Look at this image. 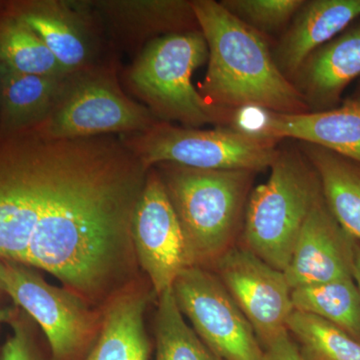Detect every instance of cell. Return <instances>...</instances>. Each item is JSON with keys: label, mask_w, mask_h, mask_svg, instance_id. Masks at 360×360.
Segmentation results:
<instances>
[{"label": "cell", "mask_w": 360, "mask_h": 360, "mask_svg": "<svg viewBox=\"0 0 360 360\" xmlns=\"http://www.w3.org/2000/svg\"><path fill=\"white\" fill-rule=\"evenodd\" d=\"M148 170L110 135L0 134V259L44 270L103 309L137 281L132 219Z\"/></svg>", "instance_id": "cell-1"}, {"label": "cell", "mask_w": 360, "mask_h": 360, "mask_svg": "<svg viewBox=\"0 0 360 360\" xmlns=\"http://www.w3.org/2000/svg\"><path fill=\"white\" fill-rule=\"evenodd\" d=\"M191 6L208 49L200 94L220 123L227 113L248 106L281 115L310 112L304 97L277 68L264 35L219 2L195 0Z\"/></svg>", "instance_id": "cell-2"}, {"label": "cell", "mask_w": 360, "mask_h": 360, "mask_svg": "<svg viewBox=\"0 0 360 360\" xmlns=\"http://www.w3.org/2000/svg\"><path fill=\"white\" fill-rule=\"evenodd\" d=\"M156 167L184 232L189 266L214 264L233 246L255 172Z\"/></svg>", "instance_id": "cell-3"}, {"label": "cell", "mask_w": 360, "mask_h": 360, "mask_svg": "<svg viewBox=\"0 0 360 360\" xmlns=\"http://www.w3.org/2000/svg\"><path fill=\"white\" fill-rule=\"evenodd\" d=\"M269 169L266 181L251 191L241 239L243 248L284 271L321 184L300 148H279Z\"/></svg>", "instance_id": "cell-4"}, {"label": "cell", "mask_w": 360, "mask_h": 360, "mask_svg": "<svg viewBox=\"0 0 360 360\" xmlns=\"http://www.w3.org/2000/svg\"><path fill=\"white\" fill-rule=\"evenodd\" d=\"M200 30L168 33L149 42L129 72L135 94L153 116L188 129L220 123L219 116L194 89L193 72L207 60Z\"/></svg>", "instance_id": "cell-5"}, {"label": "cell", "mask_w": 360, "mask_h": 360, "mask_svg": "<svg viewBox=\"0 0 360 360\" xmlns=\"http://www.w3.org/2000/svg\"><path fill=\"white\" fill-rule=\"evenodd\" d=\"M150 168L160 163L210 170L262 172L271 167L281 141L220 127L188 129L156 122L146 131L123 139Z\"/></svg>", "instance_id": "cell-6"}, {"label": "cell", "mask_w": 360, "mask_h": 360, "mask_svg": "<svg viewBox=\"0 0 360 360\" xmlns=\"http://www.w3.org/2000/svg\"><path fill=\"white\" fill-rule=\"evenodd\" d=\"M4 292L44 330L52 360H82L101 331L103 309L65 288L51 285L37 270L2 260Z\"/></svg>", "instance_id": "cell-7"}, {"label": "cell", "mask_w": 360, "mask_h": 360, "mask_svg": "<svg viewBox=\"0 0 360 360\" xmlns=\"http://www.w3.org/2000/svg\"><path fill=\"white\" fill-rule=\"evenodd\" d=\"M155 123L150 110L127 98L110 77L89 75L70 82L53 110L30 129L49 139H77L141 134Z\"/></svg>", "instance_id": "cell-8"}, {"label": "cell", "mask_w": 360, "mask_h": 360, "mask_svg": "<svg viewBox=\"0 0 360 360\" xmlns=\"http://www.w3.org/2000/svg\"><path fill=\"white\" fill-rule=\"evenodd\" d=\"M172 290L180 311L201 340L224 360H264V348L233 298L213 271L189 266Z\"/></svg>", "instance_id": "cell-9"}, {"label": "cell", "mask_w": 360, "mask_h": 360, "mask_svg": "<svg viewBox=\"0 0 360 360\" xmlns=\"http://www.w3.org/2000/svg\"><path fill=\"white\" fill-rule=\"evenodd\" d=\"M229 295L250 321L262 348L288 331L292 314L285 274L246 248L232 246L213 264Z\"/></svg>", "instance_id": "cell-10"}, {"label": "cell", "mask_w": 360, "mask_h": 360, "mask_svg": "<svg viewBox=\"0 0 360 360\" xmlns=\"http://www.w3.org/2000/svg\"><path fill=\"white\" fill-rule=\"evenodd\" d=\"M131 234L137 264L158 296L172 288L180 272L189 267V260L176 213L153 168L135 207Z\"/></svg>", "instance_id": "cell-11"}, {"label": "cell", "mask_w": 360, "mask_h": 360, "mask_svg": "<svg viewBox=\"0 0 360 360\" xmlns=\"http://www.w3.org/2000/svg\"><path fill=\"white\" fill-rule=\"evenodd\" d=\"M356 241L338 224L322 193L303 224L283 271L291 290L354 278Z\"/></svg>", "instance_id": "cell-12"}, {"label": "cell", "mask_w": 360, "mask_h": 360, "mask_svg": "<svg viewBox=\"0 0 360 360\" xmlns=\"http://www.w3.org/2000/svg\"><path fill=\"white\" fill-rule=\"evenodd\" d=\"M360 77V21L307 58L292 79L310 112L340 105L348 85Z\"/></svg>", "instance_id": "cell-13"}, {"label": "cell", "mask_w": 360, "mask_h": 360, "mask_svg": "<svg viewBox=\"0 0 360 360\" xmlns=\"http://www.w3.org/2000/svg\"><path fill=\"white\" fill-rule=\"evenodd\" d=\"M259 135L314 144L360 165V94L333 110L302 115L269 111Z\"/></svg>", "instance_id": "cell-14"}, {"label": "cell", "mask_w": 360, "mask_h": 360, "mask_svg": "<svg viewBox=\"0 0 360 360\" xmlns=\"http://www.w3.org/2000/svg\"><path fill=\"white\" fill-rule=\"evenodd\" d=\"M360 18V0L304 1L272 52L277 68L292 82L312 52Z\"/></svg>", "instance_id": "cell-15"}, {"label": "cell", "mask_w": 360, "mask_h": 360, "mask_svg": "<svg viewBox=\"0 0 360 360\" xmlns=\"http://www.w3.org/2000/svg\"><path fill=\"white\" fill-rule=\"evenodd\" d=\"M149 295L139 281L104 305L101 331L82 360H149L151 345L144 323Z\"/></svg>", "instance_id": "cell-16"}, {"label": "cell", "mask_w": 360, "mask_h": 360, "mask_svg": "<svg viewBox=\"0 0 360 360\" xmlns=\"http://www.w3.org/2000/svg\"><path fill=\"white\" fill-rule=\"evenodd\" d=\"M72 4L54 0L30 2L13 13L37 33L68 75L89 65L94 53L89 27Z\"/></svg>", "instance_id": "cell-17"}, {"label": "cell", "mask_w": 360, "mask_h": 360, "mask_svg": "<svg viewBox=\"0 0 360 360\" xmlns=\"http://www.w3.org/2000/svg\"><path fill=\"white\" fill-rule=\"evenodd\" d=\"M1 132L18 131L42 122L58 104L70 77L25 75L0 65Z\"/></svg>", "instance_id": "cell-18"}, {"label": "cell", "mask_w": 360, "mask_h": 360, "mask_svg": "<svg viewBox=\"0 0 360 360\" xmlns=\"http://www.w3.org/2000/svg\"><path fill=\"white\" fill-rule=\"evenodd\" d=\"M321 180L329 210L349 236L360 243V165L328 149L300 142Z\"/></svg>", "instance_id": "cell-19"}, {"label": "cell", "mask_w": 360, "mask_h": 360, "mask_svg": "<svg viewBox=\"0 0 360 360\" xmlns=\"http://www.w3.org/2000/svg\"><path fill=\"white\" fill-rule=\"evenodd\" d=\"M291 300L295 310L321 317L360 341V291L354 278L293 288Z\"/></svg>", "instance_id": "cell-20"}, {"label": "cell", "mask_w": 360, "mask_h": 360, "mask_svg": "<svg viewBox=\"0 0 360 360\" xmlns=\"http://www.w3.org/2000/svg\"><path fill=\"white\" fill-rule=\"evenodd\" d=\"M94 6L116 25L135 33H179L191 20L196 21L191 1L182 0H110ZM198 22V21H196Z\"/></svg>", "instance_id": "cell-21"}, {"label": "cell", "mask_w": 360, "mask_h": 360, "mask_svg": "<svg viewBox=\"0 0 360 360\" xmlns=\"http://www.w3.org/2000/svg\"><path fill=\"white\" fill-rule=\"evenodd\" d=\"M0 65L25 75L68 77L37 33L13 13L0 18Z\"/></svg>", "instance_id": "cell-22"}, {"label": "cell", "mask_w": 360, "mask_h": 360, "mask_svg": "<svg viewBox=\"0 0 360 360\" xmlns=\"http://www.w3.org/2000/svg\"><path fill=\"white\" fill-rule=\"evenodd\" d=\"M155 335V360H224L184 321L172 288L158 295Z\"/></svg>", "instance_id": "cell-23"}, {"label": "cell", "mask_w": 360, "mask_h": 360, "mask_svg": "<svg viewBox=\"0 0 360 360\" xmlns=\"http://www.w3.org/2000/svg\"><path fill=\"white\" fill-rule=\"evenodd\" d=\"M286 329L304 360H360V341L321 317L293 310Z\"/></svg>", "instance_id": "cell-24"}, {"label": "cell", "mask_w": 360, "mask_h": 360, "mask_svg": "<svg viewBox=\"0 0 360 360\" xmlns=\"http://www.w3.org/2000/svg\"><path fill=\"white\" fill-rule=\"evenodd\" d=\"M226 11L260 34L276 33L293 20L303 0H222Z\"/></svg>", "instance_id": "cell-25"}, {"label": "cell", "mask_w": 360, "mask_h": 360, "mask_svg": "<svg viewBox=\"0 0 360 360\" xmlns=\"http://www.w3.org/2000/svg\"><path fill=\"white\" fill-rule=\"evenodd\" d=\"M11 323L13 335L4 343L0 360H45L30 326L18 316Z\"/></svg>", "instance_id": "cell-26"}, {"label": "cell", "mask_w": 360, "mask_h": 360, "mask_svg": "<svg viewBox=\"0 0 360 360\" xmlns=\"http://www.w3.org/2000/svg\"><path fill=\"white\" fill-rule=\"evenodd\" d=\"M264 360H304L288 331L264 348Z\"/></svg>", "instance_id": "cell-27"}, {"label": "cell", "mask_w": 360, "mask_h": 360, "mask_svg": "<svg viewBox=\"0 0 360 360\" xmlns=\"http://www.w3.org/2000/svg\"><path fill=\"white\" fill-rule=\"evenodd\" d=\"M354 278L357 288L360 291V243L356 241L355 245V258H354Z\"/></svg>", "instance_id": "cell-28"}, {"label": "cell", "mask_w": 360, "mask_h": 360, "mask_svg": "<svg viewBox=\"0 0 360 360\" xmlns=\"http://www.w3.org/2000/svg\"><path fill=\"white\" fill-rule=\"evenodd\" d=\"M15 316V312L13 310L0 307V323L1 322H11Z\"/></svg>", "instance_id": "cell-29"}, {"label": "cell", "mask_w": 360, "mask_h": 360, "mask_svg": "<svg viewBox=\"0 0 360 360\" xmlns=\"http://www.w3.org/2000/svg\"><path fill=\"white\" fill-rule=\"evenodd\" d=\"M1 265H2V260L0 259V270H1ZM0 293H4V288H2L1 277H0Z\"/></svg>", "instance_id": "cell-30"}, {"label": "cell", "mask_w": 360, "mask_h": 360, "mask_svg": "<svg viewBox=\"0 0 360 360\" xmlns=\"http://www.w3.org/2000/svg\"><path fill=\"white\" fill-rule=\"evenodd\" d=\"M0 84H1V71H0Z\"/></svg>", "instance_id": "cell-31"}, {"label": "cell", "mask_w": 360, "mask_h": 360, "mask_svg": "<svg viewBox=\"0 0 360 360\" xmlns=\"http://www.w3.org/2000/svg\"><path fill=\"white\" fill-rule=\"evenodd\" d=\"M359 89H360V85H359ZM359 94H360V91L359 92Z\"/></svg>", "instance_id": "cell-32"}]
</instances>
